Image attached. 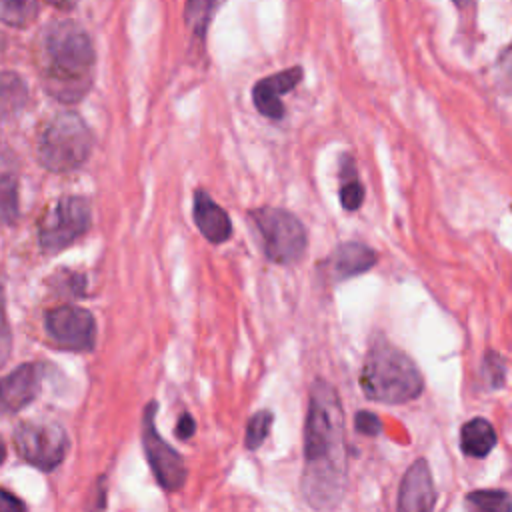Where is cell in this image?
<instances>
[{
	"instance_id": "18",
	"label": "cell",
	"mask_w": 512,
	"mask_h": 512,
	"mask_svg": "<svg viewBox=\"0 0 512 512\" xmlns=\"http://www.w3.org/2000/svg\"><path fill=\"white\" fill-rule=\"evenodd\" d=\"M346 168L340 170V176H342V186H340V204L344 206V210L348 212H354L362 206L364 202V186L362 182L356 178V172H354V164L346 158L344 162Z\"/></svg>"
},
{
	"instance_id": "16",
	"label": "cell",
	"mask_w": 512,
	"mask_h": 512,
	"mask_svg": "<svg viewBox=\"0 0 512 512\" xmlns=\"http://www.w3.org/2000/svg\"><path fill=\"white\" fill-rule=\"evenodd\" d=\"M26 84L14 72H0V116L16 114L26 102Z\"/></svg>"
},
{
	"instance_id": "13",
	"label": "cell",
	"mask_w": 512,
	"mask_h": 512,
	"mask_svg": "<svg viewBox=\"0 0 512 512\" xmlns=\"http://www.w3.org/2000/svg\"><path fill=\"white\" fill-rule=\"evenodd\" d=\"M42 370L38 364H22L0 380V412H18L40 392Z\"/></svg>"
},
{
	"instance_id": "9",
	"label": "cell",
	"mask_w": 512,
	"mask_h": 512,
	"mask_svg": "<svg viewBox=\"0 0 512 512\" xmlns=\"http://www.w3.org/2000/svg\"><path fill=\"white\" fill-rule=\"evenodd\" d=\"M44 326L52 342L64 350L90 352L96 344V320L80 306L62 304L46 312Z\"/></svg>"
},
{
	"instance_id": "12",
	"label": "cell",
	"mask_w": 512,
	"mask_h": 512,
	"mask_svg": "<svg viewBox=\"0 0 512 512\" xmlns=\"http://www.w3.org/2000/svg\"><path fill=\"white\" fill-rule=\"evenodd\" d=\"M378 262V254L364 242H342L338 244L324 262L326 274L334 282H342L372 270Z\"/></svg>"
},
{
	"instance_id": "28",
	"label": "cell",
	"mask_w": 512,
	"mask_h": 512,
	"mask_svg": "<svg viewBox=\"0 0 512 512\" xmlns=\"http://www.w3.org/2000/svg\"><path fill=\"white\" fill-rule=\"evenodd\" d=\"M6 460V444H4V440L0 438V464Z\"/></svg>"
},
{
	"instance_id": "14",
	"label": "cell",
	"mask_w": 512,
	"mask_h": 512,
	"mask_svg": "<svg viewBox=\"0 0 512 512\" xmlns=\"http://www.w3.org/2000/svg\"><path fill=\"white\" fill-rule=\"evenodd\" d=\"M192 218L200 234L212 244H222L232 236V220L228 212L214 202L206 190H196Z\"/></svg>"
},
{
	"instance_id": "25",
	"label": "cell",
	"mask_w": 512,
	"mask_h": 512,
	"mask_svg": "<svg viewBox=\"0 0 512 512\" xmlns=\"http://www.w3.org/2000/svg\"><path fill=\"white\" fill-rule=\"evenodd\" d=\"M354 428L364 436H378L380 430H382V422L374 412L360 410L354 416Z\"/></svg>"
},
{
	"instance_id": "3",
	"label": "cell",
	"mask_w": 512,
	"mask_h": 512,
	"mask_svg": "<svg viewBox=\"0 0 512 512\" xmlns=\"http://www.w3.org/2000/svg\"><path fill=\"white\" fill-rule=\"evenodd\" d=\"M360 388L372 402L404 404L422 394L424 378L416 362L406 352L386 340H380L364 358Z\"/></svg>"
},
{
	"instance_id": "4",
	"label": "cell",
	"mask_w": 512,
	"mask_h": 512,
	"mask_svg": "<svg viewBox=\"0 0 512 512\" xmlns=\"http://www.w3.org/2000/svg\"><path fill=\"white\" fill-rule=\"evenodd\" d=\"M92 150V132L76 112L52 116L38 134V160L52 172L80 168Z\"/></svg>"
},
{
	"instance_id": "24",
	"label": "cell",
	"mask_w": 512,
	"mask_h": 512,
	"mask_svg": "<svg viewBox=\"0 0 512 512\" xmlns=\"http://www.w3.org/2000/svg\"><path fill=\"white\" fill-rule=\"evenodd\" d=\"M10 350H12V336H10V326L4 310V294L0 290V368L8 362Z\"/></svg>"
},
{
	"instance_id": "7",
	"label": "cell",
	"mask_w": 512,
	"mask_h": 512,
	"mask_svg": "<svg viewBox=\"0 0 512 512\" xmlns=\"http://www.w3.org/2000/svg\"><path fill=\"white\" fill-rule=\"evenodd\" d=\"M12 440L18 456L42 472L60 466L70 448L66 430L56 422H22Z\"/></svg>"
},
{
	"instance_id": "20",
	"label": "cell",
	"mask_w": 512,
	"mask_h": 512,
	"mask_svg": "<svg viewBox=\"0 0 512 512\" xmlns=\"http://www.w3.org/2000/svg\"><path fill=\"white\" fill-rule=\"evenodd\" d=\"M218 8L216 2H202V0H194L186 4V12H184V20L188 24V28L196 34V36H204L208 30V24L212 20V12Z\"/></svg>"
},
{
	"instance_id": "17",
	"label": "cell",
	"mask_w": 512,
	"mask_h": 512,
	"mask_svg": "<svg viewBox=\"0 0 512 512\" xmlns=\"http://www.w3.org/2000/svg\"><path fill=\"white\" fill-rule=\"evenodd\" d=\"M470 512H512V498L506 490H472L464 498Z\"/></svg>"
},
{
	"instance_id": "8",
	"label": "cell",
	"mask_w": 512,
	"mask_h": 512,
	"mask_svg": "<svg viewBox=\"0 0 512 512\" xmlns=\"http://www.w3.org/2000/svg\"><path fill=\"white\" fill-rule=\"evenodd\" d=\"M158 404L152 400L142 410V448L156 482L166 492H176L188 478V468L182 454L172 448L156 430Z\"/></svg>"
},
{
	"instance_id": "2",
	"label": "cell",
	"mask_w": 512,
	"mask_h": 512,
	"mask_svg": "<svg viewBox=\"0 0 512 512\" xmlns=\"http://www.w3.org/2000/svg\"><path fill=\"white\" fill-rule=\"evenodd\" d=\"M96 54L84 28L60 20L46 28L40 42V74L46 90L60 102H78L92 86Z\"/></svg>"
},
{
	"instance_id": "1",
	"label": "cell",
	"mask_w": 512,
	"mask_h": 512,
	"mask_svg": "<svg viewBox=\"0 0 512 512\" xmlns=\"http://www.w3.org/2000/svg\"><path fill=\"white\" fill-rule=\"evenodd\" d=\"M344 410L338 392L326 380L310 388L304 424L302 496L314 510H330L346 492L348 454L344 436Z\"/></svg>"
},
{
	"instance_id": "10",
	"label": "cell",
	"mask_w": 512,
	"mask_h": 512,
	"mask_svg": "<svg viewBox=\"0 0 512 512\" xmlns=\"http://www.w3.org/2000/svg\"><path fill=\"white\" fill-rule=\"evenodd\" d=\"M436 486L432 470L424 458L414 460L398 486L396 512H434Z\"/></svg>"
},
{
	"instance_id": "6",
	"label": "cell",
	"mask_w": 512,
	"mask_h": 512,
	"mask_svg": "<svg viewBox=\"0 0 512 512\" xmlns=\"http://www.w3.org/2000/svg\"><path fill=\"white\" fill-rule=\"evenodd\" d=\"M90 204L82 196H62L38 222V242L48 254L60 252L82 238L90 228Z\"/></svg>"
},
{
	"instance_id": "22",
	"label": "cell",
	"mask_w": 512,
	"mask_h": 512,
	"mask_svg": "<svg viewBox=\"0 0 512 512\" xmlns=\"http://www.w3.org/2000/svg\"><path fill=\"white\" fill-rule=\"evenodd\" d=\"M38 12L36 2H0V20L10 26H28Z\"/></svg>"
},
{
	"instance_id": "21",
	"label": "cell",
	"mask_w": 512,
	"mask_h": 512,
	"mask_svg": "<svg viewBox=\"0 0 512 512\" xmlns=\"http://www.w3.org/2000/svg\"><path fill=\"white\" fill-rule=\"evenodd\" d=\"M272 422H274V414L270 410H258L256 414L250 416L246 426V436H244V444L248 450H256L262 446V442L270 434Z\"/></svg>"
},
{
	"instance_id": "27",
	"label": "cell",
	"mask_w": 512,
	"mask_h": 512,
	"mask_svg": "<svg viewBox=\"0 0 512 512\" xmlns=\"http://www.w3.org/2000/svg\"><path fill=\"white\" fill-rule=\"evenodd\" d=\"M194 432H196V420H194L188 412H184V414L178 418V422H176L174 434H176L180 440H188V438L194 436Z\"/></svg>"
},
{
	"instance_id": "15",
	"label": "cell",
	"mask_w": 512,
	"mask_h": 512,
	"mask_svg": "<svg viewBox=\"0 0 512 512\" xmlns=\"http://www.w3.org/2000/svg\"><path fill=\"white\" fill-rule=\"evenodd\" d=\"M498 442L496 430L486 418H472L460 428V450L470 458H486Z\"/></svg>"
},
{
	"instance_id": "11",
	"label": "cell",
	"mask_w": 512,
	"mask_h": 512,
	"mask_svg": "<svg viewBox=\"0 0 512 512\" xmlns=\"http://www.w3.org/2000/svg\"><path fill=\"white\" fill-rule=\"evenodd\" d=\"M302 76H304V70L300 66H292L262 78L252 88V102L256 110L270 120L284 118L286 108H284V102L280 100V94L294 90L302 82Z\"/></svg>"
},
{
	"instance_id": "5",
	"label": "cell",
	"mask_w": 512,
	"mask_h": 512,
	"mask_svg": "<svg viewBox=\"0 0 512 512\" xmlns=\"http://www.w3.org/2000/svg\"><path fill=\"white\" fill-rule=\"evenodd\" d=\"M250 222L262 238L264 254L274 264H294L308 246L306 230L300 218L282 208H256L248 214Z\"/></svg>"
},
{
	"instance_id": "23",
	"label": "cell",
	"mask_w": 512,
	"mask_h": 512,
	"mask_svg": "<svg viewBox=\"0 0 512 512\" xmlns=\"http://www.w3.org/2000/svg\"><path fill=\"white\" fill-rule=\"evenodd\" d=\"M484 368L486 372L490 374V386L492 388H500L504 384V378H506V362L500 354H486L484 358Z\"/></svg>"
},
{
	"instance_id": "26",
	"label": "cell",
	"mask_w": 512,
	"mask_h": 512,
	"mask_svg": "<svg viewBox=\"0 0 512 512\" xmlns=\"http://www.w3.org/2000/svg\"><path fill=\"white\" fill-rule=\"evenodd\" d=\"M0 512H28L26 504L6 488H0Z\"/></svg>"
},
{
	"instance_id": "19",
	"label": "cell",
	"mask_w": 512,
	"mask_h": 512,
	"mask_svg": "<svg viewBox=\"0 0 512 512\" xmlns=\"http://www.w3.org/2000/svg\"><path fill=\"white\" fill-rule=\"evenodd\" d=\"M0 220L4 224L18 220V180L14 174L0 176Z\"/></svg>"
}]
</instances>
